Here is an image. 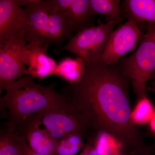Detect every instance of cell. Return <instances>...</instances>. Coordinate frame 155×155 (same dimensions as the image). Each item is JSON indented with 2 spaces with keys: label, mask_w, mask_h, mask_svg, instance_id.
Segmentation results:
<instances>
[{
  "label": "cell",
  "mask_w": 155,
  "mask_h": 155,
  "mask_svg": "<svg viewBox=\"0 0 155 155\" xmlns=\"http://www.w3.org/2000/svg\"><path fill=\"white\" fill-rule=\"evenodd\" d=\"M130 83L117 63L99 59L86 65L82 78L69 84L63 95L86 130L110 134L127 153L136 155L148 145L130 117Z\"/></svg>",
  "instance_id": "cell-1"
},
{
  "label": "cell",
  "mask_w": 155,
  "mask_h": 155,
  "mask_svg": "<svg viewBox=\"0 0 155 155\" xmlns=\"http://www.w3.org/2000/svg\"><path fill=\"white\" fill-rule=\"evenodd\" d=\"M0 99L1 109L16 128L28 117L44 112L67 101L54 89V84L43 86L32 77H22L7 87Z\"/></svg>",
  "instance_id": "cell-2"
},
{
  "label": "cell",
  "mask_w": 155,
  "mask_h": 155,
  "mask_svg": "<svg viewBox=\"0 0 155 155\" xmlns=\"http://www.w3.org/2000/svg\"><path fill=\"white\" fill-rule=\"evenodd\" d=\"M38 4L23 8L28 22L24 31L27 42H41L59 46L72 37L64 14L61 12L48 11Z\"/></svg>",
  "instance_id": "cell-3"
},
{
  "label": "cell",
  "mask_w": 155,
  "mask_h": 155,
  "mask_svg": "<svg viewBox=\"0 0 155 155\" xmlns=\"http://www.w3.org/2000/svg\"><path fill=\"white\" fill-rule=\"evenodd\" d=\"M140 43L137 49L119 64L138 100L146 96L148 81L155 73V26L147 28Z\"/></svg>",
  "instance_id": "cell-4"
},
{
  "label": "cell",
  "mask_w": 155,
  "mask_h": 155,
  "mask_svg": "<svg viewBox=\"0 0 155 155\" xmlns=\"http://www.w3.org/2000/svg\"><path fill=\"white\" fill-rule=\"evenodd\" d=\"M123 19H111L107 23L81 31L72 36L64 47H60L54 51L59 53L67 51L74 53L86 65L98 61L105 48L114 27Z\"/></svg>",
  "instance_id": "cell-5"
},
{
  "label": "cell",
  "mask_w": 155,
  "mask_h": 155,
  "mask_svg": "<svg viewBox=\"0 0 155 155\" xmlns=\"http://www.w3.org/2000/svg\"><path fill=\"white\" fill-rule=\"evenodd\" d=\"M25 34L19 32L0 45V92L25 75L26 67L22 53L27 42Z\"/></svg>",
  "instance_id": "cell-6"
},
{
  "label": "cell",
  "mask_w": 155,
  "mask_h": 155,
  "mask_svg": "<svg viewBox=\"0 0 155 155\" xmlns=\"http://www.w3.org/2000/svg\"><path fill=\"white\" fill-rule=\"evenodd\" d=\"M143 35L133 21L127 20L113 31L100 60L107 65L116 64L126 54L135 50Z\"/></svg>",
  "instance_id": "cell-7"
},
{
  "label": "cell",
  "mask_w": 155,
  "mask_h": 155,
  "mask_svg": "<svg viewBox=\"0 0 155 155\" xmlns=\"http://www.w3.org/2000/svg\"><path fill=\"white\" fill-rule=\"evenodd\" d=\"M38 115L41 125L57 141L73 133L80 134L84 136L86 132V129L68 101Z\"/></svg>",
  "instance_id": "cell-8"
},
{
  "label": "cell",
  "mask_w": 155,
  "mask_h": 155,
  "mask_svg": "<svg viewBox=\"0 0 155 155\" xmlns=\"http://www.w3.org/2000/svg\"><path fill=\"white\" fill-rule=\"evenodd\" d=\"M49 45L41 42L31 43L26 45L22 53V58L28 68L25 75L43 79L49 75H56L58 64L47 55Z\"/></svg>",
  "instance_id": "cell-9"
},
{
  "label": "cell",
  "mask_w": 155,
  "mask_h": 155,
  "mask_svg": "<svg viewBox=\"0 0 155 155\" xmlns=\"http://www.w3.org/2000/svg\"><path fill=\"white\" fill-rule=\"evenodd\" d=\"M41 125L39 117L36 114L25 119L17 129L24 136L32 151L41 154L54 155L58 141L46 129L42 128Z\"/></svg>",
  "instance_id": "cell-10"
},
{
  "label": "cell",
  "mask_w": 155,
  "mask_h": 155,
  "mask_svg": "<svg viewBox=\"0 0 155 155\" xmlns=\"http://www.w3.org/2000/svg\"><path fill=\"white\" fill-rule=\"evenodd\" d=\"M27 15L17 0H0V45L19 32L28 24Z\"/></svg>",
  "instance_id": "cell-11"
},
{
  "label": "cell",
  "mask_w": 155,
  "mask_h": 155,
  "mask_svg": "<svg viewBox=\"0 0 155 155\" xmlns=\"http://www.w3.org/2000/svg\"><path fill=\"white\" fill-rule=\"evenodd\" d=\"M121 9L122 18L133 21L142 30L155 26V0H125Z\"/></svg>",
  "instance_id": "cell-12"
},
{
  "label": "cell",
  "mask_w": 155,
  "mask_h": 155,
  "mask_svg": "<svg viewBox=\"0 0 155 155\" xmlns=\"http://www.w3.org/2000/svg\"><path fill=\"white\" fill-rule=\"evenodd\" d=\"M69 29L78 32L93 26L94 15L91 8L90 0H72L70 5L64 12Z\"/></svg>",
  "instance_id": "cell-13"
},
{
  "label": "cell",
  "mask_w": 155,
  "mask_h": 155,
  "mask_svg": "<svg viewBox=\"0 0 155 155\" xmlns=\"http://www.w3.org/2000/svg\"><path fill=\"white\" fill-rule=\"evenodd\" d=\"M30 149L24 136L8 123L1 130L0 155H27Z\"/></svg>",
  "instance_id": "cell-14"
},
{
  "label": "cell",
  "mask_w": 155,
  "mask_h": 155,
  "mask_svg": "<svg viewBox=\"0 0 155 155\" xmlns=\"http://www.w3.org/2000/svg\"><path fill=\"white\" fill-rule=\"evenodd\" d=\"M86 64L81 58H66L57 65L56 75L67 81L69 84L76 83L82 78Z\"/></svg>",
  "instance_id": "cell-15"
},
{
  "label": "cell",
  "mask_w": 155,
  "mask_h": 155,
  "mask_svg": "<svg viewBox=\"0 0 155 155\" xmlns=\"http://www.w3.org/2000/svg\"><path fill=\"white\" fill-rule=\"evenodd\" d=\"M94 145L99 155H109L124 153L122 143L114 136L106 132H99Z\"/></svg>",
  "instance_id": "cell-16"
},
{
  "label": "cell",
  "mask_w": 155,
  "mask_h": 155,
  "mask_svg": "<svg viewBox=\"0 0 155 155\" xmlns=\"http://www.w3.org/2000/svg\"><path fill=\"white\" fill-rule=\"evenodd\" d=\"M94 15H106L112 19L123 18L121 15V1L119 0H90Z\"/></svg>",
  "instance_id": "cell-17"
},
{
  "label": "cell",
  "mask_w": 155,
  "mask_h": 155,
  "mask_svg": "<svg viewBox=\"0 0 155 155\" xmlns=\"http://www.w3.org/2000/svg\"><path fill=\"white\" fill-rule=\"evenodd\" d=\"M155 110L152 103L147 96H145L138 100L135 107L131 111V120L137 126L145 125L149 123Z\"/></svg>",
  "instance_id": "cell-18"
},
{
  "label": "cell",
  "mask_w": 155,
  "mask_h": 155,
  "mask_svg": "<svg viewBox=\"0 0 155 155\" xmlns=\"http://www.w3.org/2000/svg\"><path fill=\"white\" fill-rule=\"evenodd\" d=\"M83 137L80 134L73 133L59 140L54 155H76L85 147Z\"/></svg>",
  "instance_id": "cell-19"
},
{
  "label": "cell",
  "mask_w": 155,
  "mask_h": 155,
  "mask_svg": "<svg viewBox=\"0 0 155 155\" xmlns=\"http://www.w3.org/2000/svg\"><path fill=\"white\" fill-rule=\"evenodd\" d=\"M17 3L20 6L25 7H30L36 5L41 2V0H17Z\"/></svg>",
  "instance_id": "cell-20"
},
{
  "label": "cell",
  "mask_w": 155,
  "mask_h": 155,
  "mask_svg": "<svg viewBox=\"0 0 155 155\" xmlns=\"http://www.w3.org/2000/svg\"><path fill=\"white\" fill-rule=\"evenodd\" d=\"M83 149L86 151L87 155H99L94 146L93 145L87 144Z\"/></svg>",
  "instance_id": "cell-21"
},
{
  "label": "cell",
  "mask_w": 155,
  "mask_h": 155,
  "mask_svg": "<svg viewBox=\"0 0 155 155\" xmlns=\"http://www.w3.org/2000/svg\"><path fill=\"white\" fill-rule=\"evenodd\" d=\"M137 155H155V150L151 147L148 146L146 149Z\"/></svg>",
  "instance_id": "cell-22"
},
{
  "label": "cell",
  "mask_w": 155,
  "mask_h": 155,
  "mask_svg": "<svg viewBox=\"0 0 155 155\" xmlns=\"http://www.w3.org/2000/svg\"><path fill=\"white\" fill-rule=\"evenodd\" d=\"M150 130L155 134V110L151 119L149 123Z\"/></svg>",
  "instance_id": "cell-23"
},
{
  "label": "cell",
  "mask_w": 155,
  "mask_h": 155,
  "mask_svg": "<svg viewBox=\"0 0 155 155\" xmlns=\"http://www.w3.org/2000/svg\"><path fill=\"white\" fill-rule=\"evenodd\" d=\"M27 155H46L41 154L38 153L34 152L32 151H31V150L30 149V150H29V151H28V153H27Z\"/></svg>",
  "instance_id": "cell-24"
},
{
  "label": "cell",
  "mask_w": 155,
  "mask_h": 155,
  "mask_svg": "<svg viewBox=\"0 0 155 155\" xmlns=\"http://www.w3.org/2000/svg\"><path fill=\"white\" fill-rule=\"evenodd\" d=\"M128 155V154L126 153H114L112 154L109 155Z\"/></svg>",
  "instance_id": "cell-25"
},
{
  "label": "cell",
  "mask_w": 155,
  "mask_h": 155,
  "mask_svg": "<svg viewBox=\"0 0 155 155\" xmlns=\"http://www.w3.org/2000/svg\"><path fill=\"white\" fill-rule=\"evenodd\" d=\"M78 155H87V153L86 151H85L83 149V150H82V151H81V153H80Z\"/></svg>",
  "instance_id": "cell-26"
},
{
  "label": "cell",
  "mask_w": 155,
  "mask_h": 155,
  "mask_svg": "<svg viewBox=\"0 0 155 155\" xmlns=\"http://www.w3.org/2000/svg\"><path fill=\"white\" fill-rule=\"evenodd\" d=\"M151 79H152L153 81V83H155V74L153 75L152 77L151 78Z\"/></svg>",
  "instance_id": "cell-27"
}]
</instances>
